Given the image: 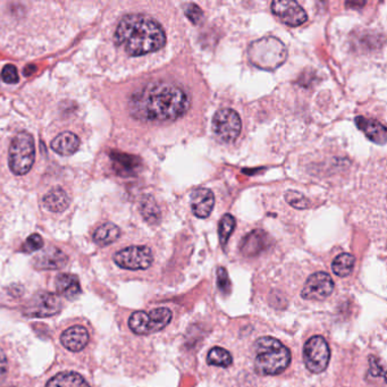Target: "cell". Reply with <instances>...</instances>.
Masks as SVG:
<instances>
[{"instance_id": "6da1fadb", "label": "cell", "mask_w": 387, "mask_h": 387, "mask_svg": "<svg viewBox=\"0 0 387 387\" xmlns=\"http://www.w3.org/2000/svg\"><path fill=\"white\" fill-rule=\"evenodd\" d=\"M129 108L132 116L145 122L174 121L190 108V98L176 84L151 82L132 94Z\"/></svg>"}, {"instance_id": "7a4b0ae2", "label": "cell", "mask_w": 387, "mask_h": 387, "mask_svg": "<svg viewBox=\"0 0 387 387\" xmlns=\"http://www.w3.org/2000/svg\"><path fill=\"white\" fill-rule=\"evenodd\" d=\"M115 41L129 56H143L162 49L166 34L163 26L151 17L129 14L118 23Z\"/></svg>"}, {"instance_id": "3957f363", "label": "cell", "mask_w": 387, "mask_h": 387, "mask_svg": "<svg viewBox=\"0 0 387 387\" xmlns=\"http://www.w3.org/2000/svg\"><path fill=\"white\" fill-rule=\"evenodd\" d=\"M255 368L262 376H275L286 370L291 364V352L275 337L264 336L255 342Z\"/></svg>"}, {"instance_id": "277c9868", "label": "cell", "mask_w": 387, "mask_h": 387, "mask_svg": "<svg viewBox=\"0 0 387 387\" xmlns=\"http://www.w3.org/2000/svg\"><path fill=\"white\" fill-rule=\"evenodd\" d=\"M286 59V47L275 36L255 40L249 47V59L251 64L265 71H274L284 64Z\"/></svg>"}, {"instance_id": "5b68a950", "label": "cell", "mask_w": 387, "mask_h": 387, "mask_svg": "<svg viewBox=\"0 0 387 387\" xmlns=\"http://www.w3.org/2000/svg\"><path fill=\"white\" fill-rule=\"evenodd\" d=\"M10 171L15 175H25L31 171L36 160V143L28 132H21L14 136L8 152Z\"/></svg>"}, {"instance_id": "8992f818", "label": "cell", "mask_w": 387, "mask_h": 387, "mask_svg": "<svg viewBox=\"0 0 387 387\" xmlns=\"http://www.w3.org/2000/svg\"><path fill=\"white\" fill-rule=\"evenodd\" d=\"M171 317L168 308H157L149 313L136 311L129 317V326L138 335H149L163 331L171 323Z\"/></svg>"}, {"instance_id": "52a82bcc", "label": "cell", "mask_w": 387, "mask_h": 387, "mask_svg": "<svg viewBox=\"0 0 387 387\" xmlns=\"http://www.w3.org/2000/svg\"><path fill=\"white\" fill-rule=\"evenodd\" d=\"M331 359L328 343L323 336H313L304 346V362L306 369L313 374L326 370Z\"/></svg>"}, {"instance_id": "ba28073f", "label": "cell", "mask_w": 387, "mask_h": 387, "mask_svg": "<svg viewBox=\"0 0 387 387\" xmlns=\"http://www.w3.org/2000/svg\"><path fill=\"white\" fill-rule=\"evenodd\" d=\"M114 262L123 269L145 271L152 265L154 255L148 247L133 245L117 252L114 255Z\"/></svg>"}, {"instance_id": "9c48e42d", "label": "cell", "mask_w": 387, "mask_h": 387, "mask_svg": "<svg viewBox=\"0 0 387 387\" xmlns=\"http://www.w3.org/2000/svg\"><path fill=\"white\" fill-rule=\"evenodd\" d=\"M213 133L225 143H232L240 136L242 122L239 114L231 108H223L215 114L213 120Z\"/></svg>"}, {"instance_id": "30bf717a", "label": "cell", "mask_w": 387, "mask_h": 387, "mask_svg": "<svg viewBox=\"0 0 387 387\" xmlns=\"http://www.w3.org/2000/svg\"><path fill=\"white\" fill-rule=\"evenodd\" d=\"M334 291V282L331 275L325 271H318L306 280L304 289L301 291V297L304 300H325Z\"/></svg>"}, {"instance_id": "8fae6325", "label": "cell", "mask_w": 387, "mask_h": 387, "mask_svg": "<svg viewBox=\"0 0 387 387\" xmlns=\"http://www.w3.org/2000/svg\"><path fill=\"white\" fill-rule=\"evenodd\" d=\"M61 301L56 294L39 293L30 301L25 308L26 316L33 318H45L61 313Z\"/></svg>"}, {"instance_id": "7c38bea8", "label": "cell", "mask_w": 387, "mask_h": 387, "mask_svg": "<svg viewBox=\"0 0 387 387\" xmlns=\"http://www.w3.org/2000/svg\"><path fill=\"white\" fill-rule=\"evenodd\" d=\"M271 10L286 25H302L308 20L306 10L293 0L274 1L271 3Z\"/></svg>"}, {"instance_id": "4fadbf2b", "label": "cell", "mask_w": 387, "mask_h": 387, "mask_svg": "<svg viewBox=\"0 0 387 387\" xmlns=\"http://www.w3.org/2000/svg\"><path fill=\"white\" fill-rule=\"evenodd\" d=\"M68 257L61 249L49 247L33 258V266L40 271H57L67 265Z\"/></svg>"}, {"instance_id": "5bb4252c", "label": "cell", "mask_w": 387, "mask_h": 387, "mask_svg": "<svg viewBox=\"0 0 387 387\" xmlns=\"http://www.w3.org/2000/svg\"><path fill=\"white\" fill-rule=\"evenodd\" d=\"M215 206V196L208 189H197L191 194V208L194 216L199 218L209 217Z\"/></svg>"}, {"instance_id": "9a60e30c", "label": "cell", "mask_w": 387, "mask_h": 387, "mask_svg": "<svg viewBox=\"0 0 387 387\" xmlns=\"http://www.w3.org/2000/svg\"><path fill=\"white\" fill-rule=\"evenodd\" d=\"M89 333L83 326H73L61 335V344L72 352H80L87 346Z\"/></svg>"}, {"instance_id": "2e32d148", "label": "cell", "mask_w": 387, "mask_h": 387, "mask_svg": "<svg viewBox=\"0 0 387 387\" xmlns=\"http://www.w3.org/2000/svg\"><path fill=\"white\" fill-rule=\"evenodd\" d=\"M355 123L359 129H362L368 139H370L373 143L381 145L386 143V129L381 123L362 116L357 117Z\"/></svg>"}, {"instance_id": "e0dca14e", "label": "cell", "mask_w": 387, "mask_h": 387, "mask_svg": "<svg viewBox=\"0 0 387 387\" xmlns=\"http://www.w3.org/2000/svg\"><path fill=\"white\" fill-rule=\"evenodd\" d=\"M269 245V239L265 232L253 231L245 236L241 242V252L247 257H255L264 251Z\"/></svg>"}, {"instance_id": "ac0fdd59", "label": "cell", "mask_w": 387, "mask_h": 387, "mask_svg": "<svg viewBox=\"0 0 387 387\" xmlns=\"http://www.w3.org/2000/svg\"><path fill=\"white\" fill-rule=\"evenodd\" d=\"M70 204H71V198L61 187L52 189L42 200V205L45 209H48L52 213H61L67 209Z\"/></svg>"}, {"instance_id": "d6986e66", "label": "cell", "mask_w": 387, "mask_h": 387, "mask_svg": "<svg viewBox=\"0 0 387 387\" xmlns=\"http://www.w3.org/2000/svg\"><path fill=\"white\" fill-rule=\"evenodd\" d=\"M81 145V140L72 132H63L52 140V149L61 156L74 155Z\"/></svg>"}, {"instance_id": "ffe728a7", "label": "cell", "mask_w": 387, "mask_h": 387, "mask_svg": "<svg viewBox=\"0 0 387 387\" xmlns=\"http://www.w3.org/2000/svg\"><path fill=\"white\" fill-rule=\"evenodd\" d=\"M55 284L59 293L70 300H73L82 292L80 280L76 275L59 274L56 278Z\"/></svg>"}, {"instance_id": "44dd1931", "label": "cell", "mask_w": 387, "mask_h": 387, "mask_svg": "<svg viewBox=\"0 0 387 387\" xmlns=\"http://www.w3.org/2000/svg\"><path fill=\"white\" fill-rule=\"evenodd\" d=\"M45 387H90V385L78 373L64 371L54 376Z\"/></svg>"}, {"instance_id": "7402d4cb", "label": "cell", "mask_w": 387, "mask_h": 387, "mask_svg": "<svg viewBox=\"0 0 387 387\" xmlns=\"http://www.w3.org/2000/svg\"><path fill=\"white\" fill-rule=\"evenodd\" d=\"M121 236V229L113 223H105L99 226L94 233V241L101 247L112 244Z\"/></svg>"}, {"instance_id": "603a6c76", "label": "cell", "mask_w": 387, "mask_h": 387, "mask_svg": "<svg viewBox=\"0 0 387 387\" xmlns=\"http://www.w3.org/2000/svg\"><path fill=\"white\" fill-rule=\"evenodd\" d=\"M355 258L350 253H341L337 255L332 264V269L334 274L339 278H346L351 274L355 267Z\"/></svg>"}, {"instance_id": "cb8c5ba5", "label": "cell", "mask_w": 387, "mask_h": 387, "mask_svg": "<svg viewBox=\"0 0 387 387\" xmlns=\"http://www.w3.org/2000/svg\"><path fill=\"white\" fill-rule=\"evenodd\" d=\"M207 362L215 367L229 368L233 364V357L225 348L216 346L208 352Z\"/></svg>"}, {"instance_id": "d4e9b609", "label": "cell", "mask_w": 387, "mask_h": 387, "mask_svg": "<svg viewBox=\"0 0 387 387\" xmlns=\"http://www.w3.org/2000/svg\"><path fill=\"white\" fill-rule=\"evenodd\" d=\"M140 211L149 223H157L160 218V210L156 204L155 199L150 196L143 198L141 205H140Z\"/></svg>"}, {"instance_id": "484cf974", "label": "cell", "mask_w": 387, "mask_h": 387, "mask_svg": "<svg viewBox=\"0 0 387 387\" xmlns=\"http://www.w3.org/2000/svg\"><path fill=\"white\" fill-rule=\"evenodd\" d=\"M236 229V218L226 213L223 218L220 220V226H218V234H220V240L222 245H226L229 238L232 236L233 231Z\"/></svg>"}, {"instance_id": "4316f807", "label": "cell", "mask_w": 387, "mask_h": 387, "mask_svg": "<svg viewBox=\"0 0 387 387\" xmlns=\"http://www.w3.org/2000/svg\"><path fill=\"white\" fill-rule=\"evenodd\" d=\"M285 200L287 201V204L297 209H306L309 206L308 199L297 191H287L285 193Z\"/></svg>"}, {"instance_id": "83f0119b", "label": "cell", "mask_w": 387, "mask_h": 387, "mask_svg": "<svg viewBox=\"0 0 387 387\" xmlns=\"http://www.w3.org/2000/svg\"><path fill=\"white\" fill-rule=\"evenodd\" d=\"M217 285H218L220 292L226 294V295H229L231 293V291H232V283H231V280H229L227 271L224 267H220L218 271H217Z\"/></svg>"}, {"instance_id": "f1b7e54d", "label": "cell", "mask_w": 387, "mask_h": 387, "mask_svg": "<svg viewBox=\"0 0 387 387\" xmlns=\"http://www.w3.org/2000/svg\"><path fill=\"white\" fill-rule=\"evenodd\" d=\"M42 247H43V239H42L41 236L31 234L23 244L22 250L26 253H32V252L41 250Z\"/></svg>"}, {"instance_id": "f546056e", "label": "cell", "mask_w": 387, "mask_h": 387, "mask_svg": "<svg viewBox=\"0 0 387 387\" xmlns=\"http://www.w3.org/2000/svg\"><path fill=\"white\" fill-rule=\"evenodd\" d=\"M1 79L3 82L10 84H15L20 81V75H19L17 66H14L13 64L5 65L1 71Z\"/></svg>"}, {"instance_id": "4dcf8cb0", "label": "cell", "mask_w": 387, "mask_h": 387, "mask_svg": "<svg viewBox=\"0 0 387 387\" xmlns=\"http://www.w3.org/2000/svg\"><path fill=\"white\" fill-rule=\"evenodd\" d=\"M184 13L187 15V19H189L191 22L194 23V24L200 22L201 19H202V15H204L200 7L192 3L184 5Z\"/></svg>"}, {"instance_id": "1f68e13d", "label": "cell", "mask_w": 387, "mask_h": 387, "mask_svg": "<svg viewBox=\"0 0 387 387\" xmlns=\"http://www.w3.org/2000/svg\"><path fill=\"white\" fill-rule=\"evenodd\" d=\"M369 365H370L369 374H370L371 376H374V377H384V368L381 367L377 359L375 358V357H370V358H369Z\"/></svg>"}, {"instance_id": "d6a6232c", "label": "cell", "mask_w": 387, "mask_h": 387, "mask_svg": "<svg viewBox=\"0 0 387 387\" xmlns=\"http://www.w3.org/2000/svg\"><path fill=\"white\" fill-rule=\"evenodd\" d=\"M8 373V360L3 348H0V383L5 381Z\"/></svg>"}]
</instances>
